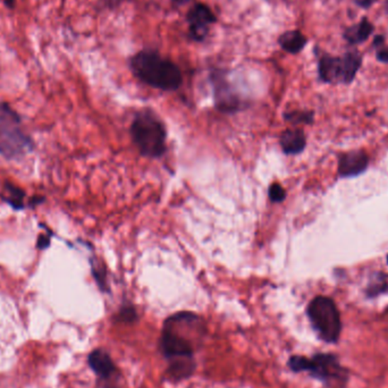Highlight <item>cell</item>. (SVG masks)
Instances as JSON below:
<instances>
[{"label": "cell", "instance_id": "cell-11", "mask_svg": "<svg viewBox=\"0 0 388 388\" xmlns=\"http://www.w3.org/2000/svg\"><path fill=\"white\" fill-rule=\"evenodd\" d=\"M88 362L92 372L101 379L111 378L116 372V366H115L111 355L101 349H96L91 352L88 357Z\"/></svg>", "mask_w": 388, "mask_h": 388}, {"label": "cell", "instance_id": "cell-26", "mask_svg": "<svg viewBox=\"0 0 388 388\" xmlns=\"http://www.w3.org/2000/svg\"><path fill=\"white\" fill-rule=\"evenodd\" d=\"M385 9L386 11L388 13V0H385Z\"/></svg>", "mask_w": 388, "mask_h": 388}, {"label": "cell", "instance_id": "cell-3", "mask_svg": "<svg viewBox=\"0 0 388 388\" xmlns=\"http://www.w3.org/2000/svg\"><path fill=\"white\" fill-rule=\"evenodd\" d=\"M287 367L295 374H309L327 388H345L351 377V372L340 363L338 355L328 352H318L311 357L292 355Z\"/></svg>", "mask_w": 388, "mask_h": 388}, {"label": "cell", "instance_id": "cell-4", "mask_svg": "<svg viewBox=\"0 0 388 388\" xmlns=\"http://www.w3.org/2000/svg\"><path fill=\"white\" fill-rule=\"evenodd\" d=\"M34 149V142L28 135L20 113L9 102L0 104V156L17 160L28 156Z\"/></svg>", "mask_w": 388, "mask_h": 388}, {"label": "cell", "instance_id": "cell-18", "mask_svg": "<svg viewBox=\"0 0 388 388\" xmlns=\"http://www.w3.org/2000/svg\"><path fill=\"white\" fill-rule=\"evenodd\" d=\"M284 118L294 124H311L314 122L312 111H294L284 115Z\"/></svg>", "mask_w": 388, "mask_h": 388}, {"label": "cell", "instance_id": "cell-17", "mask_svg": "<svg viewBox=\"0 0 388 388\" xmlns=\"http://www.w3.org/2000/svg\"><path fill=\"white\" fill-rule=\"evenodd\" d=\"M91 270L94 275V281L98 284L102 292H108L107 274H106L105 267H102L98 261L91 262Z\"/></svg>", "mask_w": 388, "mask_h": 388}, {"label": "cell", "instance_id": "cell-1", "mask_svg": "<svg viewBox=\"0 0 388 388\" xmlns=\"http://www.w3.org/2000/svg\"><path fill=\"white\" fill-rule=\"evenodd\" d=\"M204 334V319L193 312H177L165 321L159 343L172 379H187L192 376L196 370L194 351Z\"/></svg>", "mask_w": 388, "mask_h": 388}, {"label": "cell", "instance_id": "cell-12", "mask_svg": "<svg viewBox=\"0 0 388 388\" xmlns=\"http://www.w3.org/2000/svg\"><path fill=\"white\" fill-rule=\"evenodd\" d=\"M283 153L287 155H298L306 145V134L302 130H287L279 139Z\"/></svg>", "mask_w": 388, "mask_h": 388}, {"label": "cell", "instance_id": "cell-9", "mask_svg": "<svg viewBox=\"0 0 388 388\" xmlns=\"http://www.w3.org/2000/svg\"><path fill=\"white\" fill-rule=\"evenodd\" d=\"M185 21L189 38L194 43H204L209 35L211 26L217 23V16L207 4L196 3L187 11Z\"/></svg>", "mask_w": 388, "mask_h": 388}, {"label": "cell", "instance_id": "cell-16", "mask_svg": "<svg viewBox=\"0 0 388 388\" xmlns=\"http://www.w3.org/2000/svg\"><path fill=\"white\" fill-rule=\"evenodd\" d=\"M388 293L387 277L384 274H377L372 278L366 289V296L369 299L377 298L379 295Z\"/></svg>", "mask_w": 388, "mask_h": 388}, {"label": "cell", "instance_id": "cell-5", "mask_svg": "<svg viewBox=\"0 0 388 388\" xmlns=\"http://www.w3.org/2000/svg\"><path fill=\"white\" fill-rule=\"evenodd\" d=\"M131 136L138 150L147 158H160L167 150L166 128L150 109L136 113L131 125Z\"/></svg>", "mask_w": 388, "mask_h": 388}, {"label": "cell", "instance_id": "cell-15", "mask_svg": "<svg viewBox=\"0 0 388 388\" xmlns=\"http://www.w3.org/2000/svg\"><path fill=\"white\" fill-rule=\"evenodd\" d=\"M0 196L3 199V201L9 204L14 210H22L28 206L26 201V191L11 182H5Z\"/></svg>", "mask_w": 388, "mask_h": 388}, {"label": "cell", "instance_id": "cell-25", "mask_svg": "<svg viewBox=\"0 0 388 388\" xmlns=\"http://www.w3.org/2000/svg\"><path fill=\"white\" fill-rule=\"evenodd\" d=\"M174 5L176 6H184L187 4L192 3V1H196V0H170Z\"/></svg>", "mask_w": 388, "mask_h": 388}, {"label": "cell", "instance_id": "cell-24", "mask_svg": "<svg viewBox=\"0 0 388 388\" xmlns=\"http://www.w3.org/2000/svg\"><path fill=\"white\" fill-rule=\"evenodd\" d=\"M3 4L9 11H14L16 9V0H3Z\"/></svg>", "mask_w": 388, "mask_h": 388}, {"label": "cell", "instance_id": "cell-6", "mask_svg": "<svg viewBox=\"0 0 388 388\" xmlns=\"http://www.w3.org/2000/svg\"><path fill=\"white\" fill-rule=\"evenodd\" d=\"M306 316L318 338L326 344H338L343 323L340 310L333 299L319 295L312 299L306 308Z\"/></svg>", "mask_w": 388, "mask_h": 388}, {"label": "cell", "instance_id": "cell-19", "mask_svg": "<svg viewBox=\"0 0 388 388\" xmlns=\"http://www.w3.org/2000/svg\"><path fill=\"white\" fill-rule=\"evenodd\" d=\"M138 321V312L132 306H124L117 314V321L119 323H132Z\"/></svg>", "mask_w": 388, "mask_h": 388}, {"label": "cell", "instance_id": "cell-20", "mask_svg": "<svg viewBox=\"0 0 388 388\" xmlns=\"http://www.w3.org/2000/svg\"><path fill=\"white\" fill-rule=\"evenodd\" d=\"M268 194H270V201L274 204H281L287 198V191L279 183H272L268 190Z\"/></svg>", "mask_w": 388, "mask_h": 388}, {"label": "cell", "instance_id": "cell-13", "mask_svg": "<svg viewBox=\"0 0 388 388\" xmlns=\"http://www.w3.org/2000/svg\"><path fill=\"white\" fill-rule=\"evenodd\" d=\"M308 43V39L299 30H289L284 32L278 38V45L289 54L296 55L304 50Z\"/></svg>", "mask_w": 388, "mask_h": 388}, {"label": "cell", "instance_id": "cell-7", "mask_svg": "<svg viewBox=\"0 0 388 388\" xmlns=\"http://www.w3.org/2000/svg\"><path fill=\"white\" fill-rule=\"evenodd\" d=\"M362 64V56L357 50L349 51L344 56L323 54L318 60L319 79L325 83H350L355 79Z\"/></svg>", "mask_w": 388, "mask_h": 388}, {"label": "cell", "instance_id": "cell-2", "mask_svg": "<svg viewBox=\"0 0 388 388\" xmlns=\"http://www.w3.org/2000/svg\"><path fill=\"white\" fill-rule=\"evenodd\" d=\"M128 66L136 79L157 90H179L183 83L179 65L153 49L138 51L131 57Z\"/></svg>", "mask_w": 388, "mask_h": 388}, {"label": "cell", "instance_id": "cell-14", "mask_svg": "<svg viewBox=\"0 0 388 388\" xmlns=\"http://www.w3.org/2000/svg\"><path fill=\"white\" fill-rule=\"evenodd\" d=\"M374 32V26L368 18H362L355 26H350L344 31V39L351 45H359L369 39Z\"/></svg>", "mask_w": 388, "mask_h": 388}, {"label": "cell", "instance_id": "cell-23", "mask_svg": "<svg viewBox=\"0 0 388 388\" xmlns=\"http://www.w3.org/2000/svg\"><path fill=\"white\" fill-rule=\"evenodd\" d=\"M375 3H377V0H355V4H357L359 7L365 9H370Z\"/></svg>", "mask_w": 388, "mask_h": 388}, {"label": "cell", "instance_id": "cell-27", "mask_svg": "<svg viewBox=\"0 0 388 388\" xmlns=\"http://www.w3.org/2000/svg\"><path fill=\"white\" fill-rule=\"evenodd\" d=\"M387 264H388V255H387Z\"/></svg>", "mask_w": 388, "mask_h": 388}, {"label": "cell", "instance_id": "cell-8", "mask_svg": "<svg viewBox=\"0 0 388 388\" xmlns=\"http://www.w3.org/2000/svg\"><path fill=\"white\" fill-rule=\"evenodd\" d=\"M216 109L223 113H235L247 107V102L233 88L224 70L215 68L210 72Z\"/></svg>", "mask_w": 388, "mask_h": 388}, {"label": "cell", "instance_id": "cell-22", "mask_svg": "<svg viewBox=\"0 0 388 388\" xmlns=\"http://www.w3.org/2000/svg\"><path fill=\"white\" fill-rule=\"evenodd\" d=\"M51 235H52V233L50 232V230H49L48 234H45V233L41 234V235L39 236V238H38V249H47V248L50 245Z\"/></svg>", "mask_w": 388, "mask_h": 388}, {"label": "cell", "instance_id": "cell-21", "mask_svg": "<svg viewBox=\"0 0 388 388\" xmlns=\"http://www.w3.org/2000/svg\"><path fill=\"white\" fill-rule=\"evenodd\" d=\"M374 47L377 49V60L382 62H388V47H386L385 38L383 35L375 38Z\"/></svg>", "mask_w": 388, "mask_h": 388}, {"label": "cell", "instance_id": "cell-10", "mask_svg": "<svg viewBox=\"0 0 388 388\" xmlns=\"http://www.w3.org/2000/svg\"><path fill=\"white\" fill-rule=\"evenodd\" d=\"M369 165L367 153L362 150H353L342 153L338 160V174L342 177H352L362 174Z\"/></svg>", "mask_w": 388, "mask_h": 388}]
</instances>
